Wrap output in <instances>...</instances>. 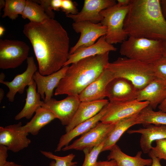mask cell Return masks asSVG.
I'll use <instances>...</instances> for the list:
<instances>
[{
  "label": "cell",
  "mask_w": 166,
  "mask_h": 166,
  "mask_svg": "<svg viewBox=\"0 0 166 166\" xmlns=\"http://www.w3.org/2000/svg\"><path fill=\"white\" fill-rule=\"evenodd\" d=\"M61 9L66 15L76 14L79 12L75 2L71 0H62Z\"/></svg>",
  "instance_id": "836d02e7"
},
{
  "label": "cell",
  "mask_w": 166,
  "mask_h": 166,
  "mask_svg": "<svg viewBox=\"0 0 166 166\" xmlns=\"http://www.w3.org/2000/svg\"><path fill=\"white\" fill-rule=\"evenodd\" d=\"M163 56H166V41L163 42Z\"/></svg>",
  "instance_id": "f6af8a7d"
},
{
  "label": "cell",
  "mask_w": 166,
  "mask_h": 166,
  "mask_svg": "<svg viewBox=\"0 0 166 166\" xmlns=\"http://www.w3.org/2000/svg\"><path fill=\"white\" fill-rule=\"evenodd\" d=\"M22 123L0 127V144L6 146L8 150L17 152L27 147L31 143L27 137L28 134L22 131Z\"/></svg>",
  "instance_id": "7c38bea8"
},
{
  "label": "cell",
  "mask_w": 166,
  "mask_h": 166,
  "mask_svg": "<svg viewBox=\"0 0 166 166\" xmlns=\"http://www.w3.org/2000/svg\"><path fill=\"white\" fill-rule=\"evenodd\" d=\"M6 4L5 1L3 0H0V10L2 8H4Z\"/></svg>",
  "instance_id": "bcb514c9"
},
{
  "label": "cell",
  "mask_w": 166,
  "mask_h": 166,
  "mask_svg": "<svg viewBox=\"0 0 166 166\" xmlns=\"http://www.w3.org/2000/svg\"><path fill=\"white\" fill-rule=\"evenodd\" d=\"M152 65L156 77L166 84V56H163Z\"/></svg>",
  "instance_id": "1f68e13d"
},
{
  "label": "cell",
  "mask_w": 166,
  "mask_h": 166,
  "mask_svg": "<svg viewBox=\"0 0 166 166\" xmlns=\"http://www.w3.org/2000/svg\"><path fill=\"white\" fill-rule=\"evenodd\" d=\"M30 48L20 40L0 39V68L14 69L28 58Z\"/></svg>",
  "instance_id": "52a82bcc"
},
{
  "label": "cell",
  "mask_w": 166,
  "mask_h": 166,
  "mask_svg": "<svg viewBox=\"0 0 166 166\" xmlns=\"http://www.w3.org/2000/svg\"><path fill=\"white\" fill-rule=\"evenodd\" d=\"M108 104L95 116L80 124L69 132L62 135L60 138L55 151H60L63 147L68 145L69 142L75 137L85 133L95 126L105 114Z\"/></svg>",
  "instance_id": "7402d4cb"
},
{
  "label": "cell",
  "mask_w": 166,
  "mask_h": 166,
  "mask_svg": "<svg viewBox=\"0 0 166 166\" xmlns=\"http://www.w3.org/2000/svg\"><path fill=\"white\" fill-rule=\"evenodd\" d=\"M40 152L45 157L55 160L50 162L49 166H72L77 164V162H72L75 156L73 153L64 156H59L50 152L41 150Z\"/></svg>",
  "instance_id": "f546056e"
},
{
  "label": "cell",
  "mask_w": 166,
  "mask_h": 166,
  "mask_svg": "<svg viewBox=\"0 0 166 166\" xmlns=\"http://www.w3.org/2000/svg\"><path fill=\"white\" fill-rule=\"evenodd\" d=\"M137 115L121 120L114 124L105 139L102 152L110 150L126 131L131 127L138 124Z\"/></svg>",
  "instance_id": "484cf974"
},
{
  "label": "cell",
  "mask_w": 166,
  "mask_h": 166,
  "mask_svg": "<svg viewBox=\"0 0 166 166\" xmlns=\"http://www.w3.org/2000/svg\"><path fill=\"white\" fill-rule=\"evenodd\" d=\"M78 95L68 96L57 101L53 98L42 101L41 106L51 112L66 126L71 122L81 103Z\"/></svg>",
  "instance_id": "9c48e42d"
},
{
  "label": "cell",
  "mask_w": 166,
  "mask_h": 166,
  "mask_svg": "<svg viewBox=\"0 0 166 166\" xmlns=\"http://www.w3.org/2000/svg\"><path fill=\"white\" fill-rule=\"evenodd\" d=\"M131 0H117V4L120 6L125 7L129 6Z\"/></svg>",
  "instance_id": "60d3db41"
},
{
  "label": "cell",
  "mask_w": 166,
  "mask_h": 166,
  "mask_svg": "<svg viewBox=\"0 0 166 166\" xmlns=\"http://www.w3.org/2000/svg\"><path fill=\"white\" fill-rule=\"evenodd\" d=\"M160 4L162 14L166 19V0H160Z\"/></svg>",
  "instance_id": "ab89813d"
},
{
  "label": "cell",
  "mask_w": 166,
  "mask_h": 166,
  "mask_svg": "<svg viewBox=\"0 0 166 166\" xmlns=\"http://www.w3.org/2000/svg\"><path fill=\"white\" fill-rule=\"evenodd\" d=\"M129 8V6L121 7L116 4L101 11L103 18L100 23L107 27L105 37L109 43L113 45L122 43L128 38L124 26Z\"/></svg>",
  "instance_id": "8992f818"
},
{
  "label": "cell",
  "mask_w": 166,
  "mask_h": 166,
  "mask_svg": "<svg viewBox=\"0 0 166 166\" xmlns=\"http://www.w3.org/2000/svg\"><path fill=\"white\" fill-rule=\"evenodd\" d=\"M110 151L107 157L108 160H114L118 166H150L152 164V159H144L141 157V151L138 152L135 156H131L122 152L116 144Z\"/></svg>",
  "instance_id": "603a6c76"
},
{
  "label": "cell",
  "mask_w": 166,
  "mask_h": 166,
  "mask_svg": "<svg viewBox=\"0 0 166 166\" xmlns=\"http://www.w3.org/2000/svg\"><path fill=\"white\" fill-rule=\"evenodd\" d=\"M115 78L114 74L106 68L78 95L81 101H92L104 99L106 97L107 87L109 83Z\"/></svg>",
  "instance_id": "2e32d148"
},
{
  "label": "cell",
  "mask_w": 166,
  "mask_h": 166,
  "mask_svg": "<svg viewBox=\"0 0 166 166\" xmlns=\"http://www.w3.org/2000/svg\"><path fill=\"white\" fill-rule=\"evenodd\" d=\"M156 146L152 147L150 151L160 160H166V138L156 140Z\"/></svg>",
  "instance_id": "d6a6232c"
},
{
  "label": "cell",
  "mask_w": 166,
  "mask_h": 166,
  "mask_svg": "<svg viewBox=\"0 0 166 166\" xmlns=\"http://www.w3.org/2000/svg\"><path fill=\"white\" fill-rule=\"evenodd\" d=\"M148 154L152 160V164L150 166H162L160 163V159L155 157L150 151L149 152Z\"/></svg>",
  "instance_id": "f35d334b"
},
{
  "label": "cell",
  "mask_w": 166,
  "mask_h": 166,
  "mask_svg": "<svg viewBox=\"0 0 166 166\" xmlns=\"http://www.w3.org/2000/svg\"><path fill=\"white\" fill-rule=\"evenodd\" d=\"M72 166H77L76 164Z\"/></svg>",
  "instance_id": "681fc988"
},
{
  "label": "cell",
  "mask_w": 166,
  "mask_h": 166,
  "mask_svg": "<svg viewBox=\"0 0 166 166\" xmlns=\"http://www.w3.org/2000/svg\"><path fill=\"white\" fill-rule=\"evenodd\" d=\"M117 4L114 0H85L81 10L76 14H69L66 17L74 22L88 21L94 23L101 22L103 18L101 11Z\"/></svg>",
  "instance_id": "4fadbf2b"
},
{
  "label": "cell",
  "mask_w": 166,
  "mask_h": 166,
  "mask_svg": "<svg viewBox=\"0 0 166 166\" xmlns=\"http://www.w3.org/2000/svg\"><path fill=\"white\" fill-rule=\"evenodd\" d=\"M4 95V91L3 89L1 88H0V102H1L2 100Z\"/></svg>",
  "instance_id": "ee69618b"
},
{
  "label": "cell",
  "mask_w": 166,
  "mask_h": 166,
  "mask_svg": "<svg viewBox=\"0 0 166 166\" xmlns=\"http://www.w3.org/2000/svg\"><path fill=\"white\" fill-rule=\"evenodd\" d=\"M107 69L115 77L125 78L132 83L137 89H141L156 78L152 64L129 59L119 57L109 62Z\"/></svg>",
  "instance_id": "277c9868"
},
{
  "label": "cell",
  "mask_w": 166,
  "mask_h": 166,
  "mask_svg": "<svg viewBox=\"0 0 166 166\" xmlns=\"http://www.w3.org/2000/svg\"><path fill=\"white\" fill-rule=\"evenodd\" d=\"M69 65L64 66L58 71L48 75H41L36 71L33 76L37 88V92L46 102L52 98L53 91L64 77Z\"/></svg>",
  "instance_id": "e0dca14e"
},
{
  "label": "cell",
  "mask_w": 166,
  "mask_h": 166,
  "mask_svg": "<svg viewBox=\"0 0 166 166\" xmlns=\"http://www.w3.org/2000/svg\"><path fill=\"white\" fill-rule=\"evenodd\" d=\"M124 28L128 37L166 41V19L160 0H131Z\"/></svg>",
  "instance_id": "7a4b0ae2"
},
{
  "label": "cell",
  "mask_w": 166,
  "mask_h": 166,
  "mask_svg": "<svg viewBox=\"0 0 166 166\" xmlns=\"http://www.w3.org/2000/svg\"><path fill=\"white\" fill-rule=\"evenodd\" d=\"M119 52L128 58L152 64L163 56V41L128 37L121 43Z\"/></svg>",
  "instance_id": "5b68a950"
},
{
  "label": "cell",
  "mask_w": 166,
  "mask_h": 166,
  "mask_svg": "<svg viewBox=\"0 0 166 166\" xmlns=\"http://www.w3.org/2000/svg\"><path fill=\"white\" fill-rule=\"evenodd\" d=\"M147 101L136 100L126 101H109L107 110L100 122L105 124H114L122 119L138 114L148 106Z\"/></svg>",
  "instance_id": "ba28073f"
},
{
  "label": "cell",
  "mask_w": 166,
  "mask_h": 166,
  "mask_svg": "<svg viewBox=\"0 0 166 166\" xmlns=\"http://www.w3.org/2000/svg\"><path fill=\"white\" fill-rule=\"evenodd\" d=\"M73 29L77 33L81 34L80 37L69 51V54L74 53L78 49L91 45L102 36H105L107 27L100 22L94 23L88 21L74 22Z\"/></svg>",
  "instance_id": "30bf717a"
},
{
  "label": "cell",
  "mask_w": 166,
  "mask_h": 166,
  "mask_svg": "<svg viewBox=\"0 0 166 166\" xmlns=\"http://www.w3.org/2000/svg\"><path fill=\"white\" fill-rule=\"evenodd\" d=\"M114 126V124L99 122L93 128L62 150L64 151L72 149L83 150L98 146L105 139Z\"/></svg>",
  "instance_id": "8fae6325"
},
{
  "label": "cell",
  "mask_w": 166,
  "mask_h": 166,
  "mask_svg": "<svg viewBox=\"0 0 166 166\" xmlns=\"http://www.w3.org/2000/svg\"><path fill=\"white\" fill-rule=\"evenodd\" d=\"M26 61L27 67L23 72L16 75L10 81H4L1 83L8 88L9 90L6 96L11 102L14 101L17 93L20 94L23 93L26 86L31 84L33 75L37 71V67L33 57H28Z\"/></svg>",
  "instance_id": "9a60e30c"
},
{
  "label": "cell",
  "mask_w": 166,
  "mask_h": 166,
  "mask_svg": "<svg viewBox=\"0 0 166 166\" xmlns=\"http://www.w3.org/2000/svg\"><path fill=\"white\" fill-rule=\"evenodd\" d=\"M31 120L20 127V130L26 133L37 135L40 130L55 119L56 116L51 112L40 106L36 110Z\"/></svg>",
  "instance_id": "cb8c5ba5"
},
{
  "label": "cell",
  "mask_w": 166,
  "mask_h": 166,
  "mask_svg": "<svg viewBox=\"0 0 166 166\" xmlns=\"http://www.w3.org/2000/svg\"><path fill=\"white\" fill-rule=\"evenodd\" d=\"M166 97V84L156 77L144 88L138 91L136 100L147 101L148 106L155 109Z\"/></svg>",
  "instance_id": "ac0fdd59"
},
{
  "label": "cell",
  "mask_w": 166,
  "mask_h": 166,
  "mask_svg": "<svg viewBox=\"0 0 166 166\" xmlns=\"http://www.w3.org/2000/svg\"><path fill=\"white\" fill-rule=\"evenodd\" d=\"M36 84L33 80L26 90V97L25 105L21 111L15 117L16 120L22 118H31L37 109L41 106L42 101L40 94L36 91Z\"/></svg>",
  "instance_id": "d4e9b609"
},
{
  "label": "cell",
  "mask_w": 166,
  "mask_h": 166,
  "mask_svg": "<svg viewBox=\"0 0 166 166\" xmlns=\"http://www.w3.org/2000/svg\"><path fill=\"white\" fill-rule=\"evenodd\" d=\"M105 140V139L98 146L83 150L85 157L82 166H97L98 156L100 153L102 152Z\"/></svg>",
  "instance_id": "4dcf8cb0"
},
{
  "label": "cell",
  "mask_w": 166,
  "mask_h": 166,
  "mask_svg": "<svg viewBox=\"0 0 166 166\" xmlns=\"http://www.w3.org/2000/svg\"><path fill=\"white\" fill-rule=\"evenodd\" d=\"M117 50L116 48L106 41L105 36H103L93 45L79 48L73 53L69 54L68 60L64 66L69 65L86 57L110 51H115Z\"/></svg>",
  "instance_id": "ffe728a7"
},
{
  "label": "cell",
  "mask_w": 166,
  "mask_h": 166,
  "mask_svg": "<svg viewBox=\"0 0 166 166\" xmlns=\"http://www.w3.org/2000/svg\"><path fill=\"white\" fill-rule=\"evenodd\" d=\"M21 15L23 19H28L30 22L36 23H42L50 18L42 6L34 0H26V5Z\"/></svg>",
  "instance_id": "83f0119b"
},
{
  "label": "cell",
  "mask_w": 166,
  "mask_h": 166,
  "mask_svg": "<svg viewBox=\"0 0 166 166\" xmlns=\"http://www.w3.org/2000/svg\"><path fill=\"white\" fill-rule=\"evenodd\" d=\"M5 31V28L2 26H0V36L2 37L4 34Z\"/></svg>",
  "instance_id": "c3c4849f"
},
{
  "label": "cell",
  "mask_w": 166,
  "mask_h": 166,
  "mask_svg": "<svg viewBox=\"0 0 166 166\" xmlns=\"http://www.w3.org/2000/svg\"><path fill=\"white\" fill-rule=\"evenodd\" d=\"M159 110L166 113V97L164 101L158 106Z\"/></svg>",
  "instance_id": "b9f144b4"
},
{
  "label": "cell",
  "mask_w": 166,
  "mask_h": 166,
  "mask_svg": "<svg viewBox=\"0 0 166 166\" xmlns=\"http://www.w3.org/2000/svg\"><path fill=\"white\" fill-rule=\"evenodd\" d=\"M23 32L32 46L38 65V72L48 75L63 67L69 55V39L61 24L54 18L43 22H30Z\"/></svg>",
  "instance_id": "6da1fadb"
},
{
  "label": "cell",
  "mask_w": 166,
  "mask_h": 166,
  "mask_svg": "<svg viewBox=\"0 0 166 166\" xmlns=\"http://www.w3.org/2000/svg\"><path fill=\"white\" fill-rule=\"evenodd\" d=\"M34 1L42 6L45 13L49 18H54L55 14L53 11L51 0H36Z\"/></svg>",
  "instance_id": "e575fe53"
},
{
  "label": "cell",
  "mask_w": 166,
  "mask_h": 166,
  "mask_svg": "<svg viewBox=\"0 0 166 166\" xmlns=\"http://www.w3.org/2000/svg\"><path fill=\"white\" fill-rule=\"evenodd\" d=\"M138 90L129 80L115 77L108 85L106 97L109 101H126L136 99Z\"/></svg>",
  "instance_id": "5bb4252c"
},
{
  "label": "cell",
  "mask_w": 166,
  "mask_h": 166,
  "mask_svg": "<svg viewBox=\"0 0 166 166\" xmlns=\"http://www.w3.org/2000/svg\"><path fill=\"white\" fill-rule=\"evenodd\" d=\"M3 8L2 18L8 17L10 19H16L19 14L22 15L25 7L26 0H6Z\"/></svg>",
  "instance_id": "f1b7e54d"
},
{
  "label": "cell",
  "mask_w": 166,
  "mask_h": 166,
  "mask_svg": "<svg viewBox=\"0 0 166 166\" xmlns=\"http://www.w3.org/2000/svg\"><path fill=\"white\" fill-rule=\"evenodd\" d=\"M5 77L4 73L3 72H1L0 74V83L4 81Z\"/></svg>",
  "instance_id": "7dc6e473"
},
{
  "label": "cell",
  "mask_w": 166,
  "mask_h": 166,
  "mask_svg": "<svg viewBox=\"0 0 166 166\" xmlns=\"http://www.w3.org/2000/svg\"><path fill=\"white\" fill-rule=\"evenodd\" d=\"M97 166H118L116 162L114 160L105 161H99L97 162Z\"/></svg>",
  "instance_id": "8d00e7d4"
},
{
  "label": "cell",
  "mask_w": 166,
  "mask_h": 166,
  "mask_svg": "<svg viewBox=\"0 0 166 166\" xmlns=\"http://www.w3.org/2000/svg\"><path fill=\"white\" fill-rule=\"evenodd\" d=\"M109 53L86 57L69 66L54 95H78L106 69L109 63Z\"/></svg>",
  "instance_id": "3957f363"
},
{
  "label": "cell",
  "mask_w": 166,
  "mask_h": 166,
  "mask_svg": "<svg viewBox=\"0 0 166 166\" xmlns=\"http://www.w3.org/2000/svg\"><path fill=\"white\" fill-rule=\"evenodd\" d=\"M137 120L138 124L144 126L150 124L166 125V113L154 111L148 105L137 114Z\"/></svg>",
  "instance_id": "4316f807"
},
{
  "label": "cell",
  "mask_w": 166,
  "mask_h": 166,
  "mask_svg": "<svg viewBox=\"0 0 166 166\" xmlns=\"http://www.w3.org/2000/svg\"><path fill=\"white\" fill-rule=\"evenodd\" d=\"M3 166H23L22 165L15 163L14 162L7 161L6 164Z\"/></svg>",
  "instance_id": "7bdbcfd3"
},
{
  "label": "cell",
  "mask_w": 166,
  "mask_h": 166,
  "mask_svg": "<svg viewBox=\"0 0 166 166\" xmlns=\"http://www.w3.org/2000/svg\"><path fill=\"white\" fill-rule=\"evenodd\" d=\"M8 150V149L6 146L0 144V166H4L7 162Z\"/></svg>",
  "instance_id": "d590c367"
},
{
  "label": "cell",
  "mask_w": 166,
  "mask_h": 166,
  "mask_svg": "<svg viewBox=\"0 0 166 166\" xmlns=\"http://www.w3.org/2000/svg\"><path fill=\"white\" fill-rule=\"evenodd\" d=\"M62 0H51L53 10L59 11L61 9Z\"/></svg>",
  "instance_id": "74e56055"
},
{
  "label": "cell",
  "mask_w": 166,
  "mask_h": 166,
  "mask_svg": "<svg viewBox=\"0 0 166 166\" xmlns=\"http://www.w3.org/2000/svg\"><path fill=\"white\" fill-rule=\"evenodd\" d=\"M127 132L129 134L139 133L141 134L140 145L144 153H148L152 147L154 141L166 138V125H147L144 128L137 129H130Z\"/></svg>",
  "instance_id": "44dd1931"
},
{
  "label": "cell",
  "mask_w": 166,
  "mask_h": 166,
  "mask_svg": "<svg viewBox=\"0 0 166 166\" xmlns=\"http://www.w3.org/2000/svg\"><path fill=\"white\" fill-rule=\"evenodd\" d=\"M107 99L81 102L69 124L65 126L67 132L80 124L93 117L98 114L109 103Z\"/></svg>",
  "instance_id": "d6986e66"
}]
</instances>
